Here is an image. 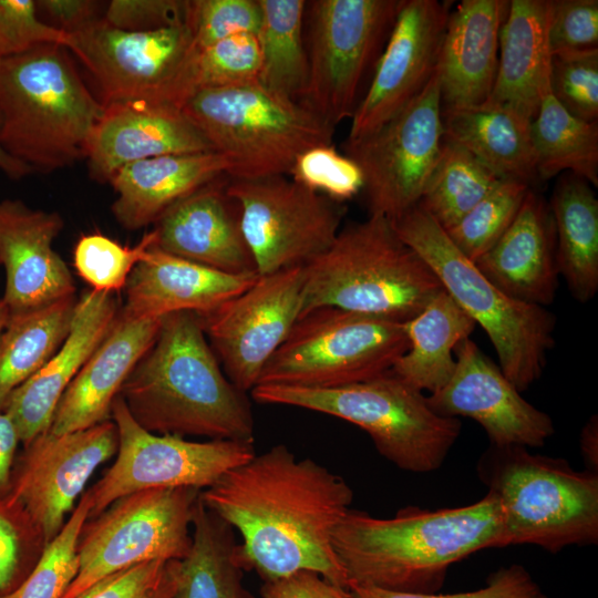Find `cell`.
Here are the masks:
<instances>
[{"instance_id":"cell-1","label":"cell","mask_w":598,"mask_h":598,"mask_svg":"<svg viewBox=\"0 0 598 598\" xmlns=\"http://www.w3.org/2000/svg\"><path fill=\"white\" fill-rule=\"evenodd\" d=\"M199 498L239 533L236 559L264 582L310 570L349 589L332 538L353 491L326 466L278 444L230 468Z\"/></svg>"},{"instance_id":"cell-2","label":"cell","mask_w":598,"mask_h":598,"mask_svg":"<svg viewBox=\"0 0 598 598\" xmlns=\"http://www.w3.org/2000/svg\"><path fill=\"white\" fill-rule=\"evenodd\" d=\"M499 502L480 501L435 511L406 506L391 518L350 508L334 530L333 550L351 582L410 594H434L450 566L501 548Z\"/></svg>"},{"instance_id":"cell-3","label":"cell","mask_w":598,"mask_h":598,"mask_svg":"<svg viewBox=\"0 0 598 598\" xmlns=\"http://www.w3.org/2000/svg\"><path fill=\"white\" fill-rule=\"evenodd\" d=\"M118 396L146 431L254 443L255 422L246 393L226 377L200 318H162L155 342L136 363Z\"/></svg>"},{"instance_id":"cell-4","label":"cell","mask_w":598,"mask_h":598,"mask_svg":"<svg viewBox=\"0 0 598 598\" xmlns=\"http://www.w3.org/2000/svg\"><path fill=\"white\" fill-rule=\"evenodd\" d=\"M103 112L65 47L0 58V144L32 172L49 174L86 158Z\"/></svg>"},{"instance_id":"cell-5","label":"cell","mask_w":598,"mask_h":598,"mask_svg":"<svg viewBox=\"0 0 598 598\" xmlns=\"http://www.w3.org/2000/svg\"><path fill=\"white\" fill-rule=\"evenodd\" d=\"M302 268L301 315L336 307L406 322L443 289L392 221L380 215L341 227L331 246Z\"/></svg>"},{"instance_id":"cell-6","label":"cell","mask_w":598,"mask_h":598,"mask_svg":"<svg viewBox=\"0 0 598 598\" xmlns=\"http://www.w3.org/2000/svg\"><path fill=\"white\" fill-rule=\"evenodd\" d=\"M480 481L499 502L501 548L536 545L558 553L598 543V474L518 445L489 446L476 464Z\"/></svg>"},{"instance_id":"cell-7","label":"cell","mask_w":598,"mask_h":598,"mask_svg":"<svg viewBox=\"0 0 598 598\" xmlns=\"http://www.w3.org/2000/svg\"><path fill=\"white\" fill-rule=\"evenodd\" d=\"M443 289L488 337L504 375L520 392L543 375L555 344L556 317L546 307L516 300L488 280L419 205L392 223Z\"/></svg>"},{"instance_id":"cell-8","label":"cell","mask_w":598,"mask_h":598,"mask_svg":"<svg viewBox=\"0 0 598 598\" xmlns=\"http://www.w3.org/2000/svg\"><path fill=\"white\" fill-rule=\"evenodd\" d=\"M250 394L261 404L296 406L350 422L368 433L380 455L412 473L439 470L462 430L458 419L435 413L422 391L391 370L338 388L259 384Z\"/></svg>"},{"instance_id":"cell-9","label":"cell","mask_w":598,"mask_h":598,"mask_svg":"<svg viewBox=\"0 0 598 598\" xmlns=\"http://www.w3.org/2000/svg\"><path fill=\"white\" fill-rule=\"evenodd\" d=\"M182 111L230 162L231 178L288 175L302 152L332 144L336 130L302 102L274 94L258 81L198 90Z\"/></svg>"},{"instance_id":"cell-10","label":"cell","mask_w":598,"mask_h":598,"mask_svg":"<svg viewBox=\"0 0 598 598\" xmlns=\"http://www.w3.org/2000/svg\"><path fill=\"white\" fill-rule=\"evenodd\" d=\"M404 322L336 307L299 317L257 385L330 389L377 378L408 350Z\"/></svg>"},{"instance_id":"cell-11","label":"cell","mask_w":598,"mask_h":598,"mask_svg":"<svg viewBox=\"0 0 598 598\" xmlns=\"http://www.w3.org/2000/svg\"><path fill=\"white\" fill-rule=\"evenodd\" d=\"M403 0H312L308 82L302 103L336 127L351 118Z\"/></svg>"},{"instance_id":"cell-12","label":"cell","mask_w":598,"mask_h":598,"mask_svg":"<svg viewBox=\"0 0 598 598\" xmlns=\"http://www.w3.org/2000/svg\"><path fill=\"white\" fill-rule=\"evenodd\" d=\"M200 491L135 492L86 519L78 543L79 570L62 598H75L102 578L138 564L183 559L192 547Z\"/></svg>"},{"instance_id":"cell-13","label":"cell","mask_w":598,"mask_h":598,"mask_svg":"<svg viewBox=\"0 0 598 598\" xmlns=\"http://www.w3.org/2000/svg\"><path fill=\"white\" fill-rule=\"evenodd\" d=\"M111 419L117 430V455L103 476L86 491L91 503L89 518L99 515L120 497L140 491L171 487L205 489L256 454L250 443L228 440L196 442L148 432L132 417L118 395L112 404Z\"/></svg>"},{"instance_id":"cell-14","label":"cell","mask_w":598,"mask_h":598,"mask_svg":"<svg viewBox=\"0 0 598 598\" xmlns=\"http://www.w3.org/2000/svg\"><path fill=\"white\" fill-rule=\"evenodd\" d=\"M245 240L259 276L303 267L327 250L341 229L347 207L288 175L229 177Z\"/></svg>"},{"instance_id":"cell-15","label":"cell","mask_w":598,"mask_h":598,"mask_svg":"<svg viewBox=\"0 0 598 598\" xmlns=\"http://www.w3.org/2000/svg\"><path fill=\"white\" fill-rule=\"evenodd\" d=\"M437 70L408 106L373 133L346 141L363 174L369 215L394 223L416 206L443 145Z\"/></svg>"},{"instance_id":"cell-16","label":"cell","mask_w":598,"mask_h":598,"mask_svg":"<svg viewBox=\"0 0 598 598\" xmlns=\"http://www.w3.org/2000/svg\"><path fill=\"white\" fill-rule=\"evenodd\" d=\"M65 48L91 73L104 104L150 101L182 109V75L195 50L186 23L125 31L102 18L70 33Z\"/></svg>"},{"instance_id":"cell-17","label":"cell","mask_w":598,"mask_h":598,"mask_svg":"<svg viewBox=\"0 0 598 598\" xmlns=\"http://www.w3.org/2000/svg\"><path fill=\"white\" fill-rule=\"evenodd\" d=\"M303 268L258 276L244 292L198 316L224 373L250 392L302 308Z\"/></svg>"},{"instance_id":"cell-18","label":"cell","mask_w":598,"mask_h":598,"mask_svg":"<svg viewBox=\"0 0 598 598\" xmlns=\"http://www.w3.org/2000/svg\"><path fill=\"white\" fill-rule=\"evenodd\" d=\"M112 419L64 434L50 431L24 445L16 461L9 496L41 528L48 544L65 524L93 473L117 452Z\"/></svg>"},{"instance_id":"cell-19","label":"cell","mask_w":598,"mask_h":598,"mask_svg":"<svg viewBox=\"0 0 598 598\" xmlns=\"http://www.w3.org/2000/svg\"><path fill=\"white\" fill-rule=\"evenodd\" d=\"M451 1L403 0L348 141L369 135L408 106L433 76Z\"/></svg>"},{"instance_id":"cell-20","label":"cell","mask_w":598,"mask_h":598,"mask_svg":"<svg viewBox=\"0 0 598 598\" xmlns=\"http://www.w3.org/2000/svg\"><path fill=\"white\" fill-rule=\"evenodd\" d=\"M455 370L447 383L426 395L441 416L471 417L496 446L540 447L554 434L551 417L527 402L470 338L454 351Z\"/></svg>"},{"instance_id":"cell-21","label":"cell","mask_w":598,"mask_h":598,"mask_svg":"<svg viewBox=\"0 0 598 598\" xmlns=\"http://www.w3.org/2000/svg\"><path fill=\"white\" fill-rule=\"evenodd\" d=\"M63 226L58 212L33 209L20 199L0 200V262L6 269L2 297L10 316L75 296L73 276L53 249Z\"/></svg>"},{"instance_id":"cell-22","label":"cell","mask_w":598,"mask_h":598,"mask_svg":"<svg viewBox=\"0 0 598 598\" xmlns=\"http://www.w3.org/2000/svg\"><path fill=\"white\" fill-rule=\"evenodd\" d=\"M228 182L223 174L166 209L153 224L155 246L224 272H256Z\"/></svg>"},{"instance_id":"cell-23","label":"cell","mask_w":598,"mask_h":598,"mask_svg":"<svg viewBox=\"0 0 598 598\" xmlns=\"http://www.w3.org/2000/svg\"><path fill=\"white\" fill-rule=\"evenodd\" d=\"M203 152L214 151L182 109L150 101H123L104 104L86 159L91 177L109 183L118 169L134 162Z\"/></svg>"},{"instance_id":"cell-24","label":"cell","mask_w":598,"mask_h":598,"mask_svg":"<svg viewBox=\"0 0 598 598\" xmlns=\"http://www.w3.org/2000/svg\"><path fill=\"white\" fill-rule=\"evenodd\" d=\"M120 308L114 293L90 290L76 301L66 339L49 361L6 400L4 412L23 445L50 430L66 388L113 326Z\"/></svg>"},{"instance_id":"cell-25","label":"cell","mask_w":598,"mask_h":598,"mask_svg":"<svg viewBox=\"0 0 598 598\" xmlns=\"http://www.w3.org/2000/svg\"><path fill=\"white\" fill-rule=\"evenodd\" d=\"M162 318L118 315L59 401L50 432L64 434L111 419L112 404L136 363L153 346Z\"/></svg>"},{"instance_id":"cell-26","label":"cell","mask_w":598,"mask_h":598,"mask_svg":"<svg viewBox=\"0 0 598 598\" xmlns=\"http://www.w3.org/2000/svg\"><path fill=\"white\" fill-rule=\"evenodd\" d=\"M257 272L228 274L171 254L153 244L125 285L121 311L134 318L207 313L248 289Z\"/></svg>"},{"instance_id":"cell-27","label":"cell","mask_w":598,"mask_h":598,"mask_svg":"<svg viewBox=\"0 0 598 598\" xmlns=\"http://www.w3.org/2000/svg\"><path fill=\"white\" fill-rule=\"evenodd\" d=\"M508 4L507 0H463L451 9L436 66L442 111L488 100Z\"/></svg>"},{"instance_id":"cell-28","label":"cell","mask_w":598,"mask_h":598,"mask_svg":"<svg viewBox=\"0 0 598 598\" xmlns=\"http://www.w3.org/2000/svg\"><path fill=\"white\" fill-rule=\"evenodd\" d=\"M509 297L542 307L556 296V233L546 202L532 188L511 226L474 261Z\"/></svg>"},{"instance_id":"cell-29","label":"cell","mask_w":598,"mask_h":598,"mask_svg":"<svg viewBox=\"0 0 598 598\" xmlns=\"http://www.w3.org/2000/svg\"><path fill=\"white\" fill-rule=\"evenodd\" d=\"M230 169V162L217 152L171 154L131 163L109 182L116 195L112 213L125 229L144 228L176 202Z\"/></svg>"},{"instance_id":"cell-30","label":"cell","mask_w":598,"mask_h":598,"mask_svg":"<svg viewBox=\"0 0 598 598\" xmlns=\"http://www.w3.org/2000/svg\"><path fill=\"white\" fill-rule=\"evenodd\" d=\"M550 0H512L499 32L497 72L487 102L507 105L529 118L549 91Z\"/></svg>"},{"instance_id":"cell-31","label":"cell","mask_w":598,"mask_h":598,"mask_svg":"<svg viewBox=\"0 0 598 598\" xmlns=\"http://www.w3.org/2000/svg\"><path fill=\"white\" fill-rule=\"evenodd\" d=\"M532 118L507 105H481L442 111L444 140L474 155L501 179L530 185L537 178Z\"/></svg>"},{"instance_id":"cell-32","label":"cell","mask_w":598,"mask_h":598,"mask_svg":"<svg viewBox=\"0 0 598 598\" xmlns=\"http://www.w3.org/2000/svg\"><path fill=\"white\" fill-rule=\"evenodd\" d=\"M475 327L455 300L440 290L421 312L404 322L409 348L391 372L416 390L429 394L437 391L455 370V348Z\"/></svg>"},{"instance_id":"cell-33","label":"cell","mask_w":598,"mask_h":598,"mask_svg":"<svg viewBox=\"0 0 598 598\" xmlns=\"http://www.w3.org/2000/svg\"><path fill=\"white\" fill-rule=\"evenodd\" d=\"M548 207L558 274L574 299L588 302L598 291V199L592 186L574 174H563Z\"/></svg>"},{"instance_id":"cell-34","label":"cell","mask_w":598,"mask_h":598,"mask_svg":"<svg viewBox=\"0 0 598 598\" xmlns=\"http://www.w3.org/2000/svg\"><path fill=\"white\" fill-rule=\"evenodd\" d=\"M192 547L176 561L173 598H256L243 584L235 530L198 498L192 522Z\"/></svg>"},{"instance_id":"cell-35","label":"cell","mask_w":598,"mask_h":598,"mask_svg":"<svg viewBox=\"0 0 598 598\" xmlns=\"http://www.w3.org/2000/svg\"><path fill=\"white\" fill-rule=\"evenodd\" d=\"M78 299L12 315L0 334V411L13 390L38 372L66 339Z\"/></svg>"},{"instance_id":"cell-36","label":"cell","mask_w":598,"mask_h":598,"mask_svg":"<svg viewBox=\"0 0 598 598\" xmlns=\"http://www.w3.org/2000/svg\"><path fill=\"white\" fill-rule=\"evenodd\" d=\"M261 22L259 84L279 96L301 102L308 82L303 39L307 1L258 0Z\"/></svg>"},{"instance_id":"cell-37","label":"cell","mask_w":598,"mask_h":598,"mask_svg":"<svg viewBox=\"0 0 598 598\" xmlns=\"http://www.w3.org/2000/svg\"><path fill=\"white\" fill-rule=\"evenodd\" d=\"M536 175L549 179L570 173L598 186V121H582L551 95L543 96L530 125Z\"/></svg>"},{"instance_id":"cell-38","label":"cell","mask_w":598,"mask_h":598,"mask_svg":"<svg viewBox=\"0 0 598 598\" xmlns=\"http://www.w3.org/2000/svg\"><path fill=\"white\" fill-rule=\"evenodd\" d=\"M501 181L468 151L444 140L417 205L447 230Z\"/></svg>"},{"instance_id":"cell-39","label":"cell","mask_w":598,"mask_h":598,"mask_svg":"<svg viewBox=\"0 0 598 598\" xmlns=\"http://www.w3.org/2000/svg\"><path fill=\"white\" fill-rule=\"evenodd\" d=\"M259 71L260 50L256 34H237L195 49L182 76L184 100L203 89L256 82Z\"/></svg>"},{"instance_id":"cell-40","label":"cell","mask_w":598,"mask_h":598,"mask_svg":"<svg viewBox=\"0 0 598 598\" xmlns=\"http://www.w3.org/2000/svg\"><path fill=\"white\" fill-rule=\"evenodd\" d=\"M530 185L503 179L453 227L445 230L473 262L486 252L515 219Z\"/></svg>"},{"instance_id":"cell-41","label":"cell","mask_w":598,"mask_h":598,"mask_svg":"<svg viewBox=\"0 0 598 598\" xmlns=\"http://www.w3.org/2000/svg\"><path fill=\"white\" fill-rule=\"evenodd\" d=\"M90 512V497L84 492L30 575L2 598H62L79 570L78 543Z\"/></svg>"},{"instance_id":"cell-42","label":"cell","mask_w":598,"mask_h":598,"mask_svg":"<svg viewBox=\"0 0 598 598\" xmlns=\"http://www.w3.org/2000/svg\"><path fill=\"white\" fill-rule=\"evenodd\" d=\"M155 244L153 229L133 247L101 233L82 235L73 250L76 274L92 290L114 293L125 288L130 275Z\"/></svg>"},{"instance_id":"cell-43","label":"cell","mask_w":598,"mask_h":598,"mask_svg":"<svg viewBox=\"0 0 598 598\" xmlns=\"http://www.w3.org/2000/svg\"><path fill=\"white\" fill-rule=\"evenodd\" d=\"M47 545L24 507L9 495L0 497V598L30 575Z\"/></svg>"},{"instance_id":"cell-44","label":"cell","mask_w":598,"mask_h":598,"mask_svg":"<svg viewBox=\"0 0 598 598\" xmlns=\"http://www.w3.org/2000/svg\"><path fill=\"white\" fill-rule=\"evenodd\" d=\"M549 91L574 116L598 121V48L551 53Z\"/></svg>"},{"instance_id":"cell-45","label":"cell","mask_w":598,"mask_h":598,"mask_svg":"<svg viewBox=\"0 0 598 598\" xmlns=\"http://www.w3.org/2000/svg\"><path fill=\"white\" fill-rule=\"evenodd\" d=\"M288 176L302 186L342 203L363 189L359 165L333 144L310 147L295 159Z\"/></svg>"},{"instance_id":"cell-46","label":"cell","mask_w":598,"mask_h":598,"mask_svg":"<svg viewBox=\"0 0 598 598\" xmlns=\"http://www.w3.org/2000/svg\"><path fill=\"white\" fill-rule=\"evenodd\" d=\"M260 22L258 0H188L186 24L195 49L237 34L257 35Z\"/></svg>"},{"instance_id":"cell-47","label":"cell","mask_w":598,"mask_h":598,"mask_svg":"<svg viewBox=\"0 0 598 598\" xmlns=\"http://www.w3.org/2000/svg\"><path fill=\"white\" fill-rule=\"evenodd\" d=\"M176 561L152 560L109 575L75 598H173Z\"/></svg>"},{"instance_id":"cell-48","label":"cell","mask_w":598,"mask_h":598,"mask_svg":"<svg viewBox=\"0 0 598 598\" xmlns=\"http://www.w3.org/2000/svg\"><path fill=\"white\" fill-rule=\"evenodd\" d=\"M38 12L33 0H0V58L44 44L66 47L69 33L41 21Z\"/></svg>"},{"instance_id":"cell-49","label":"cell","mask_w":598,"mask_h":598,"mask_svg":"<svg viewBox=\"0 0 598 598\" xmlns=\"http://www.w3.org/2000/svg\"><path fill=\"white\" fill-rule=\"evenodd\" d=\"M351 598H547L529 571L519 564L492 573L480 589L455 594H410L351 582Z\"/></svg>"},{"instance_id":"cell-50","label":"cell","mask_w":598,"mask_h":598,"mask_svg":"<svg viewBox=\"0 0 598 598\" xmlns=\"http://www.w3.org/2000/svg\"><path fill=\"white\" fill-rule=\"evenodd\" d=\"M548 41L551 53L598 48V1L550 0Z\"/></svg>"},{"instance_id":"cell-51","label":"cell","mask_w":598,"mask_h":598,"mask_svg":"<svg viewBox=\"0 0 598 598\" xmlns=\"http://www.w3.org/2000/svg\"><path fill=\"white\" fill-rule=\"evenodd\" d=\"M188 0H112L103 19L125 31H153L186 23Z\"/></svg>"},{"instance_id":"cell-52","label":"cell","mask_w":598,"mask_h":598,"mask_svg":"<svg viewBox=\"0 0 598 598\" xmlns=\"http://www.w3.org/2000/svg\"><path fill=\"white\" fill-rule=\"evenodd\" d=\"M260 596L261 598H351L348 590L310 570H300L281 579L264 582Z\"/></svg>"},{"instance_id":"cell-53","label":"cell","mask_w":598,"mask_h":598,"mask_svg":"<svg viewBox=\"0 0 598 598\" xmlns=\"http://www.w3.org/2000/svg\"><path fill=\"white\" fill-rule=\"evenodd\" d=\"M106 4L94 0H41L38 11L43 12L52 25L66 33L76 32L104 16Z\"/></svg>"},{"instance_id":"cell-54","label":"cell","mask_w":598,"mask_h":598,"mask_svg":"<svg viewBox=\"0 0 598 598\" xmlns=\"http://www.w3.org/2000/svg\"><path fill=\"white\" fill-rule=\"evenodd\" d=\"M20 439L10 417L0 411V497L11 491L16 453Z\"/></svg>"},{"instance_id":"cell-55","label":"cell","mask_w":598,"mask_h":598,"mask_svg":"<svg viewBox=\"0 0 598 598\" xmlns=\"http://www.w3.org/2000/svg\"><path fill=\"white\" fill-rule=\"evenodd\" d=\"M580 452L587 470L598 471V416L591 417L584 425L580 433Z\"/></svg>"},{"instance_id":"cell-56","label":"cell","mask_w":598,"mask_h":598,"mask_svg":"<svg viewBox=\"0 0 598 598\" xmlns=\"http://www.w3.org/2000/svg\"><path fill=\"white\" fill-rule=\"evenodd\" d=\"M0 171L11 179H21L33 172L8 154L0 144Z\"/></svg>"},{"instance_id":"cell-57","label":"cell","mask_w":598,"mask_h":598,"mask_svg":"<svg viewBox=\"0 0 598 598\" xmlns=\"http://www.w3.org/2000/svg\"><path fill=\"white\" fill-rule=\"evenodd\" d=\"M10 318V311L9 308L3 299V297H0V334L2 333L3 329L6 328L8 321Z\"/></svg>"},{"instance_id":"cell-58","label":"cell","mask_w":598,"mask_h":598,"mask_svg":"<svg viewBox=\"0 0 598 598\" xmlns=\"http://www.w3.org/2000/svg\"><path fill=\"white\" fill-rule=\"evenodd\" d=\"M0 265H1V262H0Z\"/></svg>"}]
</instances>
